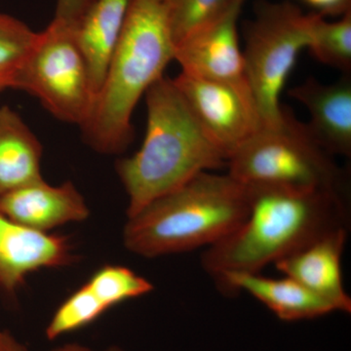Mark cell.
I'll return each mask as SVG.
<instances>
[{
	"mask_svg": "<svg viewBox=\"0 0 351 351\" xmlns=\"http://www.w3.org/2000/svg\"><path fill=\"white\" fill-rule=\"evenodd\" d=\"M249 191L248 214L241 225L201 255V265L217 282L233 272H260L318 237L348 228L345 193Z\"/></svg>",
	"mask_w": 351,
	"mask_h": 351,
	"instance_id": "1",
	"label": "cell"
},
{
	"mask_svg": "<svg viewBox=\"0 0 351 351\" xmlns=\"http://www.w3.org/2000/svg\"><path fill=\"white\" fill-rule=\"evenodd\" d=\"M145 95L147 123L142 147L115 169L128 196L127 218L202 172L228 164L198 123L172 78H159Z\"/></svg>",
	"mask_w": 351,
	"mask_h": 351,
	"instance_id": "2",
	"label": "cell"
},
{
	"mask_svg": "<svg viewBox=\"0 0 351 351\" xmlns=\"http://www.w3.org/2000/svg\"><path fill=\"white\" fill-rule=\"evenodd\" d=\"M169 10L157 0H132L91 117L82 127L94 151L119 154L130 145L136 106L174 60Z\"/></svg>",
	"mask_w": 351,
	"mask_h": 351,
	"instance_id": "3",
	"label": "cell"
},
{
	"mask_svg": "<svg viewBox=\"0 0 351 351\" xmlns=\"http://www.w3.org/2000/svg\"><path fill=\"white\" fill-rule=\"evenodd\" d=\"M250 191L228 174L208 171L127 218L123 243L144 258L212 246L246 218Z\"/></svg>",
	"mask_w": 351,
	"mask_h": 351,
	"instance_id": "4",
	"label": "cell"
},
{
	"mask_svg": "<svg viewBox=\"0 0 351 351\" xmlns=\"http://www.w3.org/2000/svg\"><path fill=\"white\" fill-rule=\"evenodd\" d=\"M228 166V174L248 189L345 193L343 174L332 156L286 110L279 125L262 127Z\"/></svg>",
	"mask_w": 351,
	"mask_h": 351,
	"instance_id": "5",
	"label": "cell"
},
{
	"mask_svg": "<svg viewBox=\"0 0 351 351\" xmlns=\"http://www.w3.org/2000/svg\"><path fill=\"white\" fill-rule=\"evenodd\" d=\"M319 14L304 13L289 1L262 0L245 23V71L263 127L282 121L281 93L300 53L308 48Z\"/></svg>",
	"mask_w": 351,
	"mask_h": 351,
	"instance_id": "6",
	"label": "cell"
},
{
	"mask_svg": "<svg viewBox=\"0 0 351 351\" xmlns=\"http://www.w3.org/2000/svg\"><path fill=\"white\" fill-rule=\"evenodd\" d=\"M12 80V89L36 97L57 119L82 127L91 117L96 93L75 25L54 18Z\"/></svg>",
	"mask_w": 351,
	"mask_h": 351,
	"instance_id": "7",
	"label": "cell"
},
{
	"mask_svg": "<svg viewBox=\"0 0 351 351\" xmlns=\"http://www.w3.org/2000/svg\"><path fill=\"white\" fill-rule=\"evenodd\" d=\"M173 80L226 160L262 128L249 85L204 80L182 71Z\"/></svg>",
	"mask_w": 351,
	"mask_h": 351,
	"instance_id": "8",
	"label": "cell"
},
{
	"mask_svg": "<svg viewBox=\"0 0 351 351\" xmlns=\"http://www.w3.org/2000/svg\"><path fill=\"white\" fill-rule=\"evenodd\" d=\"M76 260L69 237L32 230L0 212V292L15 295L34 272Z\"/></svg>",
	"mask_w": 351,
	"mask_h": 351,
	"instance_id": "9",
	"label": "cell"
},
{
	"mask_svg": "<svg viewBox=\"0 0 351 351\" xmlns=\"http://www.w3.org/2000/svg\"><path fill=\"white\" fill-rule=\"evenodd\" d=\"M241 7L233 6L221 19L175 46L174 60L182 73L232 84H248L237 20Z\"/></svg>",
	"mask_w": 351,
	"mask_h": 351,
	"instance_id": "10",
	"label": "cell"
},
{
	"mask_svg": "<svg viewBox=\"0 0 351 351\" xmlns=\"http://www.w3.org/2000/svg\"><path fill=\"white\" fill-rule=\"evenodd\" d=\"M346 239L348 228H337L274 265L284 276L331 302L337 311L350 313L351 299L346 292L341 271Z\"/></svg>",
	"mask_w": 351,
	"mask_h": 351,
	"instance_id": "11",
	"label": "cell"
},
{
	"mask_svg": "<svg viewBox=\"0 0 351 351\" xmlns=\"http://www.w3.org/2000/svg\"><path fill=\"white\" fill-rule=\"evenodd\" d=\"M0 212L16 223L41 232L80 223L90 215L86 201L73 182L52 186L44 179L0 196Z\"/></svg>",
	"mask_w": 351,
	"mask_h": 351,
	"instance_id": "12",
	"label": "cell"
},
{
	"mask_svg": "<svg viewBox=\"0 0 351 351\" xmlns=\"http://www.w3.org/2000/svg\"><path fill=\"white\" fill-rule=\"evenodd\" d=\"M311 115L306 123L314 140L331 156H351V78L324 84L315 78L289 90Z\"/></svg>",
	"mask_w": 351,
	"mask_h": 351,
	"instance_id": "13",
	"label": "cell"
},
{
	"mask_svg": "<svg viewBox=\"0 0 351 351\" xmlns=\"http://www.w3.org/2000/svg\"><path fill=\"white\" fill-rule=\"evenodd\" d=\"M223 292L243 290L263 302L279 319H313L336 313V307L289 276L271 278L258 272H233L217 282Z\"/></svg>",
	"mask_w": 351,
	"mask_h": 351,
	"instance_id": "14",
	"label": "cell"
},
{
	"mask_svg": "<svg viewBox=\"0 0 351 351\" xmlns=\"http://www.w3.org/2000/svg\"><path fill=\"white\" fill-rule=\"evenodd\" d=\"M132 0H93L75 25V38L98 94L117 48Z\"/></svg>",
	"mask_w": 351,
	"mask_h": 351,
	"instance_id": "15",
	"label": "cell"
},
{
	"mask_svg": "<svg viewBox=\"0 0 351 351\" xmlns=\"http://www.w3.org/2000/svg\"><path fill=\"white\" fill-rule=\"evenodd\" d=\"M43 145L24 120L0 106V196L43 179Z\"/></svg>",
	"mask_w": 351,
	"mask_h": 351,
	"instance_id": "16",
	"label": "cell"
},
{
	"mask_svg": "<svg viewBox=\"0 0 351 351\" xmlns=\"http://www.w3.org/2000/svg\"><path fill=\"white\" fill-rule=\"evenodd\" d=\"M322 64L350 75L351 71V9L336 22L319 14L314 23L308 48Z\"/></svg>",
	"mask_w": 351,
	"mask_h": 351,
	"instance_id": "17",
	"label": "cell"
},
{
	"mask_svg": "<svg viewBox=\"0 0 351 351\" xmlns=\"http://www.w3.org/2000/svg\"><path fill=\"white\" fill-rule=\"evenodd\" d=\"M108 311L122 302L149 294L154 285L129 267L106 265L96 270L86 282Z\"/></svg>",
	"mask_w": 351,
	"mask_h": 351,
	"instance_id": "18",
	"label": "cell"
},
{
	"mask_svg": "<svg viewBox=\"0 0 351 351\" xmlns=\"http://www.w3.org/2000/svg\"><path fill=\"white\" fill-rule=\"evenodd\" d=\"M108 309L86 283L76 289L56 309L46 327V338L59 339L88 326Z\"/></svg>",
	"mask_w": 351,
	"mask_h": 351,
	"instance_id": "19",
	"label": "cell"
},
{
	"mask_svg": "<svg viewBox=\"0 0 351 351\" xmlns=\"http://www.w3.org/2000/svg\"><path fill=\"white\" fill-rule=\"evenodd\" d=\"M234 1L176 0L169 10L171 34L175 46L221 19L233 6H237Z\"/></svg>",
	"mask_w": 351,
	"mask_h": 351,
	"instance_id": "20",
	"label": "cell"
},
{
	"mask_svg": "<svg viewBox=\"0 0 351 351\" xmlns=\"http://www.w3.org/2000/svg\"><path fill=\"white\" fill-rule=\"evenodd\" d=\"M38 34L17 18L0 13V76L13 75L32 50Z\"/></svg>",
	"mask_w": 351,
	"mask_h": 351,
	"instance_id": "21",
	"label": "cell"
},
{
	"mask_svg": "<svg viewBox=\"0 0 351 351\" xmlns=\"http://www.w3.org/2000/svg\"><path fill=\"white\" fill-rule=\"evenodd\" d=\"M93 0H57L55 19L75 25Z\"/></svg>",
	"mask_w": 351,
	"mask_h": 351,
	"instance_id": "22",
	"label": "cell"
},
{
	"mask_svg": "<svg viewBox=\"0 0 351 351\" xmlns=\"http://www.w3.org/2000/svg\"><path fill=\"white\" fill-rule=\"evenodd\" d=\"M322 15H343L351 9V0H304Z\"/></svg>",
	"mask_w": 351,
	"mask_h": 351,
	"instance_id": "23",
	"label": "cell"
},
{
	"mask_svg": "<svg viewBox=\"0 0 351 351\" xmlns=\"http://www.w3.org/2000/svg\"><path fill=\"white\" fill-rule=\"evenodd\" d=\"M0 351H29V350L10 332L0 327Z\"/></svg>",
	"mask_w": 351,
	"mask_h": 351,
	"instance_id": "24",
	"label": "cell"
},
{
	"mask_svg": "<svg viewBox=\"0 0 351 351\" xmlns=\"http://www.w3.org/2000/svg\"><path fill=\"white\" fill-rule=\"evenodd\" d=\"M50 351H93L88 346L78 343H64L63 346H58L54 350Z\"/></svg>",
	"mask_w": 351,
	"mask_h": 351,
	"instance_id": "25",
	"label": "cell"
},
{
	"mask_svg": "<svg viewBox=\"0 0 351 351\" xmlns=\"http://www.w3.org/2000/svg\"><path fill=\"white\" fill-rule=\"evenodd\" d=\"M13 75H1L0 76V93L5 91V90L12 89L13 87Z\"/></svg>",
	"mask_w": 351,
	"mask_h": 351,
	"instance_id": "26",
	"label": "cell"
},
{
	"mask_svg": "<svg viewBox=\"0 0 351 351\" xmlns=\"http://www.w3.org/2000/svg\"><path fill=\"white\" fill-rule=\"evenodd\" d=\"M157 1L161 2V3L165 4L168 7H171L173 3L176 1V0H157Z\"/></svg>",
	"mask_w": 351,
	"mask_h": 351,
	"instance_id": "27",
	"label": "cell"
},
{
	"mask_svg": "<svg viewBox=\"0 0 351 351\" xmlns=\"http://www.w3.org/2000/svg\"><path fill=\"white\" fill-rule=\"evenodd\" d=\"M105 351H124L122 348H120L119 346H110V348H107Z\"/></svg>",
	"mask_w": 351,
	"mask_h": 351,
	"instance_id": "28",
	"label": "cell"
},
{
	"mask_svg": "<svg viewBox=\"0 0 351 351\" xmlns=\"http://www.w3.org/2000/svg\"><path fill=\"white\" fill-rule=\"evenodd\" d=\"M245 0H235V5L241 7Z\"/></svg>",
	"mask_w": 351,
	"mask_h": 351,
	"instance_id": "29",
	"label": "cell"
}]
</instances>
